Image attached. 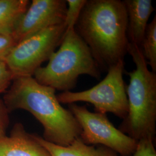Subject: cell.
<instances>
[{
  "mask_svg": "<svg viewBox=\"0 0 156 156\" xmlns=\"http://www.w3.org/2000/svg\"><path fill=\"white\" fill-rule=\"evenodd\" d=\"M67 9L66 0H33L12 34L16 44L46 28L63 23Z\"/></svg>",
  "mask_w": 156,
  "mask_h": 156,
  "instance_id": "obj_8",
  "label": "cell"
},
{
  "mask_svg": "<svg viewBox=\"0 0 156 156\" xmlns=\"http://www.w3.org/2000/svg\"><path fill=\"white\" fill-rule=\"evenodd\" d=\"M56 90L38 83L33 77L14 79L3 97L9 112H28L44 128V140L62 146L70 145L82 129L72 112L62 106Z\"/></svg>",
  "mask_w": 156,
  "mask_h": 156,
  "instance_id": "obj_2",
  "label": "cell"
},
{
  "mask_svg": "<svg viewBox=\"0 0 156 156\" xmlns=\"http://www.w3.org/2000/svg\"><path fill=\"white\" fill-rule=\"evenodd\" d=\"M9 113L4 101L0 99V138L6 135V130L9 123Z\"/></svg>",
  "mask_w": 156,
  "mask_h": 156,
  "instance_id": "obj_18",
  "label": "cell"
},
{
  "mask_svg": "<svg viewBox=\"0 0 156 156\" xmlns=\"http://www.w3.org/2000/svg\"><path fill=\"white\" fill-rule=\"evenodd\" d=\"M124 69V60L120 61L110 67L105 78L92 88L78 92H62L57 98L61 104L68 105L86 102L93 105L95 112L111 113L123 120L128 111Z\"/></svg>",
  "mask_w": 156,
  "mask_h": 156,
  "instance_id": "obj_5",
  "label": "cell"
},
{
  "mask_svg": "<svg viewBox=\"0 0 156 156\" xmlns=\"http://www.w3.org/2000/svg\"><path fill=\"white\" fill-rule=\"evenodd\" d=\"M67 31L64 22L46 28L17 43L6 58L13 79L33 77L62 43Z\"/></svg>",
  "mask_w": 156,
  "mask_h": 156,
  "instance_id": "obj_6",
  "label": "cell"
},
{
  "mask_svg": "<svg viewBox=\"0 0 156 156\" xmlns=\"http://www.w3.org/2000/svg\"><path fill=\"white\" fill-rule=\"evenodd\" d=\"M0 156H51L35 135L29 134L22 124L13 126L9 135L0 138Z\"/></svg>",
  "mask_w": 156,
  "mask_h": 156,
  "instance_id": "obj_9",
  "label": "cell"
},
{
  "mask_svg": "<svg viewBox=\"0 0 156 156\" xmlns=\"http://www.w3.org/2000/svg\"><path fill=\"white\" fill-rule=\"evenodd\" d=\"M82 129L80 139L87 145H101L121 156H132L137 140L115 127L105 114L90 111L86 106L68 105Z\"/></svg>",
  "mask_w": 156,
  "mask_h": 156,
  "instance_id": "obj_7",
  "label": "cell"
},
{
  "mask_svg": "<svg viewBox=\"0 0 156 156\" xmlns=\"http://www.w3.org/2000/svg\"><path fill=\"white\" fill-rule=\"evenodd\" d=\"M13 80L11 73L4 62H0V94L6 93Z\"/></svg>",
  "mask_w": 156,
  "mask_h": 156,
  "instance_id": "obj_17",
  "label": "cell"
},
{
  "mask_svg": "<svg viewBox=\"0 0 156 156\" xmlns=\"http://www.w3.org/2000/svg\"><path fill=\"white\" fill-rule=\"evenodd\" d=\"M87 0H66L67 9L64 23L67 27V31L75 28V24L78 21Z\"/></svg>",
  "mask_w": 156,
  "mask_h": 156,
  "instance_id": "obj_14",
  "label": "cell"
},
{
  "mask_svg": "<svg viewBox=\"0 0 156 156\" xmlns=\"http://www.w3.org/2000/svg\"><path fill=\"white\" fill-rule=\"evenodd\" d=\"M128 53L135 66L127 73L128 111L119 129L134 140L154 138L156 122V73L150 71L142 51L129 42Z\"/></svg>",
  "mask_w": 156,
  "mask_h": 156,
  "instance_id": "obj_3",
  "label": "cell"
},
{
  "mask_svg": "<svg viewBox=\"0 0 156 156\" xmlns=\"http://www.w3.org/2000/svg\"><path fill=\"white\" fill-rule=\"evenodd\" d=\"M16 43L12 34H0V62H4L6 58Z\"/></svg>",
  "mask_w": 156,
  "mask_h": 156,
  "instance_id": "obj_16",
  "label": "cell"
},
{
  "mask_svg": "<svg viewBox=\"0 0 156 156\" xmlns=\"http://www.w3.org/2000/svg\"><path fill=\"white\" fill-rule=\"evenodd\" d=\"M35 137L51 156H117L116 153L105 147H95L85 144L80 137L67 146L53 144L38 135H35Z\"/></svg>",
  "mask_w": 156,
  "mask_h": 156,
  "instance_id": "obj_11",
  "label": "cell"
},
{
  "mask_svg": "<svg viewBox=\"0 0 156 156\" xmlns=\"http://www.w3.org/2000/svg\"><path fill=\"white\" fill-rule=\"evenodd\" d=\"M127 13L123 1L87 0L75 30L100 70L108 71L128 53Z\"/></svg>",
  "mask_w": 156,
  "mask_h": 156,
  "instance_id": "obj_1",
  "label": "cell"
},
{
  "mask_svg": "<svg viewBox=\"0 0 156 156\" xmlns=\"http://www.w3.org/2000/svg\"><path fill=\"white\" fill-rule=\"evenodd\" d=\"M154 139L149 138L140 140L132 156H156Z\"/></svg>",
  "mask_w": 156,
  "mask_h": 156,
  "instance_id": "obj_15",
  "label": "cell"
},
{
  "mask_svg": "<svg viewBox=\"0 0 156 156\" xmlns=\"http://www.w3.org/2000/svg\"><path fill=\"white\" fill-rule=\"evenodd\" d=\"M28 0H0V34H12L27 11Z\"/></svg>",
  "mask_w": 156,
  "mask_h": 156,
  "instance_id": "obj_12",
  "label": "cell"
},
{
  "mask_svg": "<svg viewBox=\"0 0 156 156\" xmlns=\"http://www.w3.org/2000/svg\"><path fill=\"white\" fill-rule=\"evenodd\" d=\"M140 49L151 71L156 72V16L147 26Z\"/></svg>",
  "mask_w": 156,
  "mask_h": 156,
  "instance_id": "obj_13",
  "label": "cell"
},
{
  "mask_svg": "<svg viewBox=\"0 0 156 156\" xmlns=\"http://www.w3.org/2000/svg\"><path fill=\"white\" fill-rule=\"evenodd\" d=\"M123 2L127 13L128 41L140 48L154 8L151 0H124Z\"/></svg>",
  "mask_w": 156,
  "mask_h": 156,
  "instance_id": "obj_10",
  "label": "cell"
},
{
  "mask_svg": "<svg viewBox=\"0 0 156 156\" xmlns=\"http://www.w3.org/2000/svg\"><path fill=\"white\" fill-rule=\"evenodd\" d=\"M58 49L39 68L33 77L40 84L62 92L69 91L82 75L100 79L101 70L89 46L75 28L66 31Z\"/></svg>",
  "mask_w": 156,
  "mask_h": 156,
  "instance_id": "obj_4",
  "label": "cell"
}]
</instances>
